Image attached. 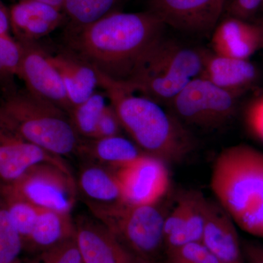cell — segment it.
<instances>
[{"instance_id": "obj_1", "label": "cell", "mask_w": 263, "mask_h": 263, "mask_svg": "<svg viewBox=\"0 0 263 263\" xmlns=\"http://www.w3.org/2000/svg\"><path fill=\"white\" fill-rule=\"evenodd\" d=\"M165 25L152 12L110 13L79 29H65L62 49L89 64L100 77L126 86Z\"/></svg>"}, {"instance_id": "obj_2", "label": "cell", "mask_w": 263, "mask_h": 263, "mask_svg": "<svg viewBox=\"0 0 263 263\" xmlns=\"http://www.w3.org/2000/svg\"><path fill=\"white\" fill-rule=\"evenodd\" d=\"M103 89L123 129L143 153L165 163L181 162L193 152V135L160 103L100 77Z\"/></svg>"}, {"instance_id": "obj_3", "label": "cell", "mask_w": 263, "mask_h": 263, "mask_svg": "<svg viewBox=\"0 0 263 263\" xmlns=\"http://www.w3.org/2000/svg\"><path fill=\"white\" fill-rule=\"evenodd\" d=\"M210 183L235 226L263 239V152L247 144L228 147L216 157Z\"/></svg>"}, {"instance_id": "obj_4", "label": "cell", "mask_w": 263, "mask_h": 263, "mask_svg": "<svg viewBox=\"0 0 263 263\" xmlns=\"http://www.w3.org/2000/svg\"><path fill=\"white\" fill-rule=\"evenodd\" d=\"M0 121L26 141L59 157L79 155L82 138L68 114L27 90L4 95Z\"/></svg>"}, {"instance_id": "obj_5", "label": "cell", "mask_w": 263, "mask_h": 263, "mask_svg": "<svg viewBox=\"0 0 263 263\" xmlns=\"http://www.w3.org/2000/svg\"><path fill=\"white\" fill-rule=\"evenodd\" d=\"M202 49L187 47L174 40L160 37L147 53L126 89L157 103L168 104L201 73Z\"/></svg>"}, {"instance_id": "obj_6", "label": "cell", "mask_w": 263, "mask_h": 263, "mask_svg": "<svg viewBox=\"0 0 263 263\" xmlns=\"http://www.w3.org/2000/svg\"><path fill=\"white\" fill-rule=\"evenodd\" d=\"M160 202L124 204L100 220L135 257L152 261L164 245V224L168 212Z\"/></svg>"}, {"instance_id": "obj_7", "label": "cell", "mask_w": 263, "mask_h": 263, "mask_svg": "<svg viewBox=\"0 0 263 263\" xmlns=\"http://www.w3.org/2000/svg\"><path fill=\"white\" fill-rule=\"evenodd\" d=\"M0 193L40 209L70 214L78 190L72 174L53 164H41L29 169L14 182L0 184Z\"/></svg>"}, {"instance_id": "obj_8", "label": "cell", "mask_w": 263, "mask_h": 263, "mask_svg": "<svg viewBox=\"0 0 263 263\" xmlns=\"http://www.w3.org/2000/svg\"><path fill=\"white\" fill-rule=\"evenodd\" d=\"M235 95L198 77L168 103L180 122L201 128H216L228 122L236 110Z\"/></svg>"}, {"instance_id": "obj_9", "label": "cell", "mask_w": 263, "mask_h": 263, "mask_svg": "<svg viewBox=\"0 0 263 263\" xmlns=\"http://www.w3.org/2000/svg\"><path fill=\"white\" fill-rule=\"evenodd\" d=\"M128 205L160 202L170 187V174L164 161L144 154L122 168L114 170Z\"/></svg>"}, {"instance_id": "obj_10", "label": "cell", "mask_w": 263, "mask_h": 263, "mask_svg": "<svg viewBox=\"0 0 263 263\" xmlns=\"http://www.w3.org/2000/svg\"><path fill=\"white\" fill-rule=\"evenodd\" d=\"M228 0H148V11L166 26L193 34L213 32Z\"/></svg>"}, {"instance_id": "obj_11", "label": "cell", "mask_w": 263, "mask_h": 263, "mask_svg": "<svg viewBox=\"0 0 263 263\" xmlns=\"http://www.w3.org/2000/svg\"><path fill=\"white\" fill-rule=\"evenodd\" d=\"M20 43L23 54L18 78L24 81L26 90L69 114L72 106L61 77L50 60V53L37 42Z\"/></svg>"}, {"instance_id": "obj_12", "label": "cell", "mask_w": 263, "mask_h": 263, "mask_svg": "<svg viewBox=\"0 0 263 263\" xmlns=\"http://www.w3.org/2000/svg\"><path fill=\"white\" fill-rule=\"evenodd\" d=\"M41 164H53L71 174L62 157L26 141L0 121V184L14 182Z\"/></svg>"}, {"instance_id": "obj_13", "label": "cell", "mask_w": 263, "mask_h": 263, "mask_svg": "<svg viewBox=\"0 0 263 263\" xmlns=\"http://www.w3.org/2000/svg\"><path fill=\"white\" fill-rule=\"evenodd\" d=\"M75 238L84 263L135 262V256L95 216L78 218L75 221Z\"/></svg>"}, {"instance_id": "obj_14", "label": "cell", "mask_w": 263, "mask_h": 263, "mask_svg": "<svg viewBox=\"0 0 263 263\" xmlns=\"http://www.w3.org/2000/svg\"><path fill=\"white\" fill-rule=\"evenodd\" d=\"M78 193L95 217L102 220L118 208L127 204L115 171L97 163L81 169L76 181Z\"/></svg>"}, {"instance_id": "obj_15", "label": "cell", "mask_w": 263, "mask_h": 263, "mask_svg": "<svg viewBox=\"0 0 263 263\" xmlns=\"http://www.w3.org/2000/svg\"><path fill=\"white\" fill-rule=\"evenodd\" d=\"M8 12L10 29L19 43H37L67 21L62 10L33 0H19Z\"/></svg>"}, {"instance_id": "obj_16", "label": "cell", "mask_w": 263, "mask_h": 263, "mask_svg": "<svg viewBox=\"0 0 263 263\" xmlns=\"http://www.w3.org/2000/svg\"><path fill=\"white\" fill-rule=\"evenodd\" d=\"M201 243L221 263H245L234 221L217 202L209 199Z\"/></svg>"}, {"instance_id": "obj_17", "label": "cell", "mask_w": 263, "mask_h": 263, "mask_svg": "<svg viewBox=\"0 0 263 263\" xmlns=\"http://www.w3.org/2000/svg\"><path fill=\"white\" fill-rule=\"evenodd\" d=\"M211 44L216 54L249 60L263 46V32L257 23L227 15L213 31Z\"/></svg>"}, {"instance_id": "obj_18", "label": "cell", "mask_w": 263, "mask_h": 263, "mask_svg": "<svg viewBox=\"0 0 263 263\" xmlns=\"http://www.w3.org/2000/svg\"><path fill=\"white\" fill-rule=\"evenodd\" d=\"M202 67L199 77L238 97L254 84L257 71L249 60H238L202 49Z\"/></svg>"}, {"instance_id": "obj_19", "label": "cell", "mask_w": 263, "mask_h": 263, "mask_svg": "<svg viewBox=\"0 0 263 263\" xmlns=\"http://www.w3.org/2000/svg\"><path fill=\"white\" fill-rule=\"evenodd\" d=\"M49 57L72 107L82 103L100 88V76L89 64L63 49L50 53Z\"/></svg>"}, {"instance_id": "obj_20", "label": "cell", "mask_w": 263, "mask_h": 263, "mask_svg": "<svg viewBox=\"0 0 263 263\" xmlns=\"http://www.w3.org/2000/svg\"><path fill=\"white\" fill-rule=\"evenodd\" d=\"M136 143L125 137L82 138L79 155L113 170L122 168L144 155Z\"/></svg>"}, {"instance_id": "obj_21", "label": "cell", "mask_w": 263, "mask_h": 263, "mask_svg": "<svg viewBox=\"0 0 263 263\" xmlns=\"http://www.w3.org/2000/svg\"><path fill=\"white\" fill-rule=\"evenodd\" d=\"M75 236L70 214L41 209L32 233L24 245L40 252Z\"/></svg>"}, {"instance_id": "obj_22", "label": "cell", "mask_w": 263, "mask_h": 263, "mask_svg": "<svg viewBox=\"0 0 263 263\" xmlns=\"http://www.w3.org/2000/svg\"><path fill=\"white\" fill-rule=\"evenodd\" d=\"M120 0H64L65 29L81 28L98 22L117 10Z\"/></svg>"}, {"instance_id": "obj_23", "label": "cell", "mask_w": 263, "mask_h": 263, "mask_svg": "<svg viewBox=\"0 0 263 263\" xmlns=\"http://www.w3.org/2000/svg\"><path fill=\"white\" fill-rule=\"evenodd\" d=\"M197 192L182 194L172 210L170 211L164 224V245L166 250L189 243V221Z\"/></svg>"}, {"instance_id": "obj_24", "label": "cell", "mask_w": 263, "mask_h": 263, "mask_svg": "<svg viewBox=\"0 0 263 263\" xmlns=\"http://www.w3.org/2000/svg\"><path fill=\"white\" fill-rule=\"evenodd\" d=\"M104 91H97L82 103L70 109L68 115L74 129L81 138H94L100 118L107 104Z\"/></svg>"}, {"instance_id": "obj_25", "label": "cell", "mask_w": 263, "mask_h": 263, "mask_svg": "<svg viewBox=\"0 0 263 263\" xmlns=\"http://www.w3.org/2000/svg\"><path fill=\"white\" fill-rule=\"evenodd\" d=\"M23 247L22 236L12 221L0 195V263H18Z\"/></svg>"}, {"instance_id": "obj_26", "label": "cell", "mask_w": 263, "mask_h": 263, "mask_svg": "<svg viewBox=\"0 0 263 263\" xmlns=\"http://www.w3.org/2000/svg\"><path fill=\"white\" fill-rule=\"evenodd\" d=\"M11 220L23 240L24 246L32 233L41 209L22 199L0 193Z\"/></svg>"}, {"instance_id": "obj_27", "label": "cell", "mask_w": 263, "mask_h": 263, "mask_svg": "<svg viewBox=\"0 0 263 263\" xmlns=\"http://www.w3.org/2000/svg\"><path fill=\"white\" fill-rule=\"evenodd\" d=\"M29 263H84L75 236L40 252Z\"/></svg>"}, {"instance_id": "obj_28", "label": "cell", "mask_w": 263, "mask_h": 263, "mask_svg": "<svg viewBox=\"0 0 263 263\" xmlns=\"http://www.w3.org/2000/svg\"><path fill=\"white\" fill-rule=\"evenodd\" d=\"M166 263H221L201 242H194L166 250Z\"/></svg>"}, {"instance_id": "obj_29", "label": "cell", "mask_w": 263, "mask_h": 263, "mask_svg": "<svg viewBox=\"0 0 263 263\" xmlns=\"http://www.w3.org/2000/svg\"><path fill=\"white\" fill-rule=\"evenodd\" d=\"M23 49L10 35H0V64L10 75L18 77Z\"/></svg>"}, {"instance_id": "obj_30", "label": "cell", "mask_w": 263, "mask_h": 263, "mask_svg": "<svg viewBox=\"0 0 263 263\" xmlns=\"http://www.w3.org/2000/svg\"><path fill=\"white\" fill-rule=\"evenodd\" d=\"M245 122L249 133L263 143V95L254 99L247 105Z\"/></svg>"}, {"instance_id": "obj_31", "label": "cell", "mask_w": 263, "mask_h": 263, "mask_svg": "<svg viewBox=\"0 0 263 263\" xmlns=\"http://www.w3.org/2000/svg\"><path fill=\"white\" fill-rule=\"evenodd\" d=\"M123 129L120 119L110 103L104 109L97 125L94 138H108L122 135Z\"/></svg>"}, {"instance_id": "obj_32", "label": "cell", "mask_w": 263, "mask_h": 263, "mask_svg": "<svg viewBox=\"0 0 263 263\" xmlns=\"http://www.w3.org/2000/svg\"><path fill=\"white\" fill-rule=\"evenodd\" d=\"M263 0H228L227 15L249 21L258 14Z\"/></svg>"}, {"instance_id": "obj_33", "label": "cell", "mask_w": 263, "mask_h": 263, "mask_svg": "<svg viewBox=\"0 0 263 263\" xmlns=\"http://www.w3.org/2000/svg\"><path fill=\"white\" fill-rule=\"evenodd\" d=\"M242 254L247 263H263V243L257 240H241Z\"/></svg>"}, {"instance_id": "obj_34", "label": "cell", "mask_w": 263, "mask_h": 263, "mask_svg": "<svg viewBox=\"0 0 263 263\" xmlns=\"http://www.w3.org/2000/svg\"><path fill=\"white\" fill-rule=\"evenodd\" d=\"M13 77L14 76L10 75L9 72H7L0 64V88L3 90L4 95L16 91L14 87Z\"/></svg>"}, {"instance_id": "obj_35", "label": "cell", "mask_w": 263, "mask_h": 263, "mask_svg": "<svg viewBox=\"0 0 263 263\" xmlns=\"http://www.w3.org/2000/svg\"><path fill=\"white\" fill-rule=\"evenodd\" d=\"M9 12L0 1V35H10Z\"/></svg>"}, {"instance_id": "obj_36", "label": "cell", "mask_w": 263, "mask_h": 263, "mask_svg": "<svg viewBox=\"0 0 263 263\" xmlns=\"http://www.w3.org/2000/svg\"><path fill=\"white\" fill-rule=\"evenodd\" d=\"M33 1L40 2V3L51 5V6L54 7V8L62 10L64 0H33Z\"/></svg>"}, {"instance_id": "obj_37", "label": "cell", "mask_w": 263, "mask_h": 263, "mask_svg": "<svg viewBox=\"0 0 263 263\" xmlns=\"http://www.w3.org/2000/svg\"><path fill=\"white\" fill-rule=\"evenodd\" d=\"M259 13H262V15H261L260 18H259V20H262V19H263V1H262V5H261L260 9H259Z\"/></svg>"}, {"instance_id": "obj_38", "label": "cell", "mask_w": 263, "mask_h": 263, "mask_svg": "<svg viewBox=\"0 0 263 263\" xmlns=\"http://www.w3.org/2000/svg\"><path fill=\"white\" fill-rule=\"evenodd\" d=\"M257 24H258V25H259V27H261V29H262L263 32V19L262 20L259 21V22H257Z\"/></svg>"}]
</instances>
